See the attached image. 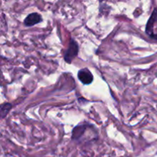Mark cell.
<instances>
[{
	"instance_id": "1",
	"label": "cell",
	"mask_w": 157,
	"mask_h": 157,
	"mask_svg": "<svg viewBox=\"0 0 157 157\" xmlns=\"http://www.w3.org/2000/svg\"><path fill=\"white\" fill-rule=\"evenodd\" d=\"M79 52V46L75 39H71L67 48L64 52V59L67 64H71L72 61L78 56Z\"/></svg>"
},
{
	"instance_id": "2",
	"label": "cell",
	"mask_w": 157,
	"mask_h": 157,
	"mask_svg": "<svg viewBox=\"0 0 157 157\" xmlns=\"http://www.w3.org/2000/svg\"><path fill=\"white\" fill-rule=\"evenodd\" d=\"M78 80L84 85H89L94 81V75L87 67L80 69L78 73Z\"/></svg>"
},
{
	"instance_id": "3",
	"label": "cell",
	"mask_w": 157,
	"mask_h": 157,
	"mask_svg": "<svg viewBox=\"0 0 157 157\" xmlns=\"http://www.w3.org/2000/svg\"><path fill=\"white\" fill-rule=\"evenodd\" d=\"M42 21L41 15L38 12H32L27 15L24 20V25L27 27H32Z\"/></svg>"
},
{
	"instance_id": "4",
	"label": "cell",
	"mask_w": 157,
	"mask_h": 157,
	"mask_svg": "<svg viewBox=\"0 0 157 157\" xmlns=\"http://www.w3.org/2000/svg\"><path fill=\"white\" fill-rule=\"evenodd\" d=\"M157 22V10L155 9L152 13L151 16L149 18L147 21V26H146V33L150 35L151 38H154V34H153V27L155 23Z\"/></svg>"
},
{
	"instance_id": "5",
	"label": "cell",
	"mask_w": 157,
	"mask_h": 157,
	"mask_svg": "<svg viewBox=\"0 0 157 157\" xmlns=\"http://www.w3.org/2000/svg\"><path fill=\"white\" fill-rule=\"evenodd\" d=\"M87 124H79L76 126L72 130L71 139L73 140H79L83 136H84V132L87 130Z\"/></svg>"
},
{
	"instance_id": "6",
	"label": "cell",
	"mask_w": 157,
	"mask_h": 157,
	"mask_svg": "<svg viewBox=\"0 0 157 157\" xmlns=\"http://www.w3.org/2000/svg\"><path fill=\"white\" fill-rule=\"evenodd\" d=\"M12 105L9 103H5V104H2L1 108H0V113H1V118L2 119H4L6 116L8 115V113H9L10 110L12 109Z\"/></svg>"
}]
</instances>
